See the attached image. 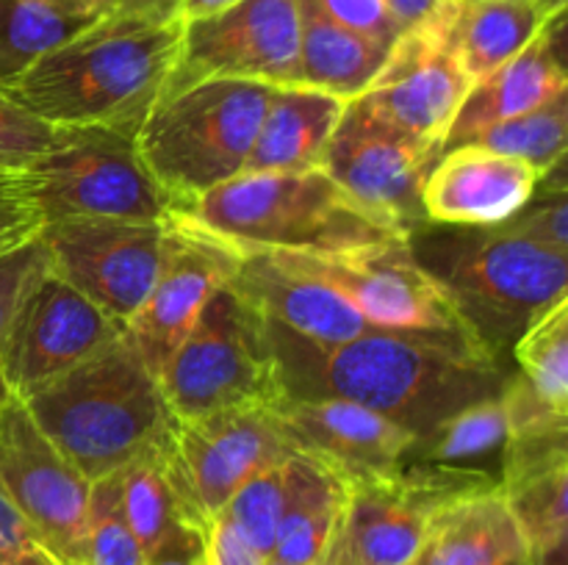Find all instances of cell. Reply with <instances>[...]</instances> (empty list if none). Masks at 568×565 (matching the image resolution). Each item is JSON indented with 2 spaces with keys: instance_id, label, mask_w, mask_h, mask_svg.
Listing matches in <instances>:
<instances>
[{
  "instance_id": "obj_1",
  "label": "cell",
  "mask_w": 568,
  "mask_h": 565,
  "mask_svg": "<svg viewBox=\"0 0 568 565\" xmlns=\"http://www.w3.org/2000/svg\"><path fill=\"white\" fill-rule=\"evenodd\" d=\"M266 325L286 397L347 399L416 438L460 408L503 391L508 371L464 332L372 327L342 343H314Z\"/></svg>"
},
{
  "instance_id": "obj_2",
  "label": "cell",
  "mask_w": 568,
  "mask_h": 565,
  "mask_svg": "<svg viewBox=\"0 0 568 565\" xmlns=\"http://www.w3.org/2000/svg\"><path fill=\"white\" fill-rule=\"evenodd\" d=\"M183 20L103 11L0 92L53 127L103 125L136 136L164 97Z\"/></svg>"
},
{
  "instance_id": "obj_3",
  "label": "cell",
  "mask_w": 568,
  "mask_h": 565,
  "mask_svg": "<svg viewBox=\"0 0 568 565\" xmlns=\"http://www.w3.org/2000/svg\"><path fill=\"white\" fill-rule=\"evenodd\" d=\"M405 244L466 332L499 360L568 294V253L527 242L503 225L425 222Z\"/></svg>"
},
{
  "instance_id": "obj_4",
  "label": "cell",
  "mask_w": 568,
  "mask_h": 565,
  "mask_svg": "<svg viewBox=\"0 0 568 565\" xmlns=\"http://www.w3.org/2000/svg\"><path fill=\"white\" fill-rule=\"evenodd\" d=\"M20 402L89 482L125 469L172 424L159 377L128 332Z\"/></svg>"
},
{
  "instance_id": "obj_5",
  "label": "cell",
  "mask_w": 568,
  "mask_h": 565,
  "mask_svg": "<svg viewBox=\"0 0 568 565\" xmlns=\"http://www.w3.org/2000/svg\"><path fill=\"white\" fill-rule=\"evenodd\" d=\"M189 222L236 247L277 253H342L405 242L327 177L311 172H239L181 210Z\"/></svg>"
},
{
  "instance_id": "obj_6",
  "label": "cell",
  "mask_w": 568,
  "mask_h": 565,
  "mask_svg": "<svg viewBox=\"0 0 568 565\" xmlns=\"http://www.w3.org/2000/svg\"><path fill=\"white\" fill-rule=\"evenodd\" d=\"M270 83L211 78L164 94L136 133L172 214L244 172L272 97Z\"/></svg>"
},
{
  "instance_id": "obj_7",
  "label": "cell",
  "mask_w": 568,
  "mask_h": 565,
  "mask_svg": "<svg viewBox=\"0 0 568 565\" xmlns=\"http://www.w3.org/2000/svg\"><path fill=\"white\" fill-rule=\"evenodd\" d=\"M172 419L189 421L244 408H270L283 397L264 316L222 282L181 347L159 374Z\"/></svg>"
},
{
  "instance_id": "obj_8",
  "label": "cell",
  "mask_w": 568,
  "mask_h": 565,
  "mask_svg": "<svg viewBox=\"0 0 568 565\" xmlns=\"http://www.w3.org/2000/svg\"><path fill=\"white\" fill-rule=\"evenodd\" d=\"M22 175L42 225L61 219L164 222L172 214L136 136L114 127H55L53 142Z\"/></svg>"
},
{
  "instance_id": "obj_9",
  "label": "cell",
  "mask_w": 568,
  "mask_h": 565,
  "mask_svg": "<svg viewBox=\"0 0 568 565\" xmlns=\"http://www.w3.org/2000/svg\"><path fill=\"white\" fill-rule=\"evenodd\" d=\"M497 485L499 476L488 469L405 460L388 474L349 482L347 513L333 543L347 565H410L442 504Z\"/></svg>"
},
{
  "instance_id": "obj_10",
  "label": "cell",
  "mask_w": 568,
  "mask_h": 565,
  "mask_svg": "<svg viewBox=\"0 0 568 565\" xmlns=\"http://www.w3.org/2000/svg\"><path fill=\"white\" fill-rule=\"evenodd\" d=\"M292 452L270 408L172 419L164 438V463L183 521L205 530L244 482Z\"/></svg>"
},
{
  "instance_id": "obj_11",
  "label": "cell",
  "mask_w": 568,
  "mask_h": 565,
  "mask_svg": "<svg viewBox=\"0 0 568 565\" xmlns=\"http://www.w3.org/2000/svg\"><path fill=\"white\" fill-rule=\"evenodd\" d=\"M442 153V144L383 120L364 100H349L327 142L322 170L355 203L408 238L427 222L422 188Z\"/></svg>"
},
{
  "instance_id": "obj_12",
  "label": "cell",
  "mask_w": 568,
  "mask_h": 565,
  "mask_svg": "<svg viewBox=\"0 0 568 565\" xmlns=\"http://www.w3.org/2000/svg\"><path fill=\"white\" fill-rule=\"evenodd\" d=\"M211 78L300 83V0H239L197 20H183V39L166 92Z\"/></svg>"
},
{
  "instance_id": "obj_13",
  "label": "cell",
  "mask_w": 568,
  "mask_h": 565,
  "mask_svg": "<svg viewBox=\"0 0 568 565\" xmlns=\"http://www.w3.org/2000/svg\"><path fill=\"white\" fill-rule=\"evenodd\" d=\"M0 493L59 565H83L92 482L53 446L17 397L0 408Z\"/></svg>"
},
{
  "instance_id": "obj_14",
  "label": "cell",
  "mask_w": 568,
  "mask_h": 565,
  "mask_svg": "<svg viewBox=\"0 0 568 565\" xmlns=\"http://www.w3.org/2000/svg\"><path fill=\"white\" fill-rule=\"evenodd\" d=\"M122 332V321L61 280L44 258L0 343V374L11 397L22 399L44 382L75 369Z\"/></svg>"
},
{
  "instance_id": "obj_15",
  "label": "cell",
  "mask_w": 568,
  "mask_h": 565,
  "mask_svg": "<svg viewBox=\"0 0 568 565\" xmlns=\"http://www.w3.org/2000/svg\"><path fill=\"white\" fill-rule=\"evenodd\" d=\"M166 219H61L39 227V238L61 280L128 325L159 277Z\"/></svg>"
},
{
  "instance_id": "obj_16",
  "label": "cell",
  "mask_w": 568,
  "mask_h": 565,
  "mask_svg": "<svg viewBox=\"0 0 568 565\" xmlns=\"http://www.w3.org/2000/svg\"><path fill=\"white\" fill-rule=\"evenodd\" d=\"M277 253V249H272ZM286 264L320 277L361 310L372 327L386 330L466 332L455 310L422 271L405 242L369 244L342 253H277ZM471 338V336H469ZM475 341V338H471Z\"/></svg>"
},
{
  "instance_id": "obj_17",
  "label": "cell",
  "mask_w": 568,
  "mask_h": 565,
  "mask_svg": "<svg viewBox=\"0 0 568 565\" xmlns=\"http://www.w3.org/2000/svg\"><path fill=\"white\" fill-rule=\"evenodd\" d=\"M233 264L236 255L222 238L205 233L183 214H170L159 277L142 308L125 325L128 338L155 377L189 336L211 294L231 280Z\"/></svg>"
},
{
  "instance_id": "obj_18",
  "label": "cell",
  "mask_w": 568,
  "mask_h": 565,
  "mask_svg": "<svg viewBox=\"0 0 568 565\" xmlns=\"http://www.w3.org/2000/svg\"><path fill=\"white\" fill-rule=\"evenodd\" d=\"M469 89L471 78L455 59L436 14L392 44L386 64L358 100L383 120L444 147Z\"/></svg>"
},
{
  "instance_id": "obj_19",
  "label": "cell",
  "mask_w": 568,
  "mask_h": 565,
  "mask_svg": "<svg viewBox=\"0 0 568 565\" xmlns=\"http://www.w3.org/2000/svg\"><path fill=\"white\" fill-rule=\"evenodd\" d=\"M288 446L320 460L342 480L358 482L399 469L416 435L397 421L347 399H294L270 404Z\"/></svg>"
},
{
  "instance_id": "obj_20",
  "label": "cell",
  "mask_w": 568,
  "mask_h": 565,
  "mask_svg": "<svg viewBox=\"0 0 568 565\" xmlns=\"http://www.w3.org/2000/svg\"><path fill=\"white\" fill-rule=\"evenodd\" d=\"M227 247L236 255L231 286L270 325L314 343H342L372 330L369 321L347 297H342L320 277L286 264L272 249L236 247V244Z\"/></svg>"
},
{
  "instance_id": "obj_21",
  "label": "cell",
  "mask_w": 568,
  "mask_h": 565,
  "mask_svg": "<svg viewBox=\"0 0 568 565\" xmlns=\"http://www.w3.org/2000/svg\"><path fill=\"white\" fill-rule=\"evenodd\" d=\"M536 166L477 144H455L438 155L422 188V208L433 225H503L536 194Z\"/></svg>"
},
{
  "instance_id": "obj_22",
  "label": "cell",
  "mask_w": 568,
  "mask_h": 565,
  "mask_svg": "<svg viewBox=\"0 0 568 565\" xmlns=\"http://www.w3.org/2000/svg\"><path fill=\"white\" fill-rule=\"evenodd\" d=\"M568 432L505 441L499 493L532 557L566 552Z\"/></svg>"
},
{
  "instance_id": "obj_23",
  "label": "cell",
  "mask_w": 568,
  "mask_h": 565,
  "mask_svg": "<svg viewBox=\"0 0 568 565\" xmlns=\"http://www.w3.org/2000/svg\"><path fill=\"white\" fill-rule=\"evenodd\" d=\"M560 25L564 20L549 22L521 53L471 83L449 125L444 150L469 142L486 127L538 109L568 92L566 70L558 53Z\"/></svg>"
},
{
  "instance_id": "obj_24",
  "label": "cell",
  "mask_w": 568,
  "mask_h": 565,
  "mask_svg": "<svg viewBox=\"0 0 568 565\" xmlns=\"http://www.w3.org/2000/svg\"><path fill=\"white\" fill-rule=\"evenodd\" d=\"M525 552L530 548L497 485L442 504L410 565H499Z\"/></svg>"
},
{
  "instance_id": "obj_25",
  "label": "cell",
  "mask_w": 568,
  "mask_h": 565,
  "mask_svg": "<svg viewBox=\"0 0 568 565\" xmlns=\"http://www.w3.org/2000/svg\"><path fill=\"white\" fill-rule=\"evenodd\" d=\"M344 100L308 86H275L244 172L322 170Z\"/></svg>"
},
{
  "instance_id": "obj_26",
  "label": "cell",
  "mask_w": 568,
  "mask_h": 565,
  "mask_svg": "<svg viewBox=\"0 0 568 565\" xmlns=\"http://www.w3.org/2000/svg\"><path fill=\"white\" fill-rule=\"evenodd\" d=\"M438 20L471 83L521 53L549 25L532 0H447Z\"/></svg>"
},
{
  "instance_id": "obj_27",
  "label": "cell",
  "mask_w": 568,
  "mask_h": 565,
  "mask_svg": "<svg viewBox=\"0 0 568 565\" xmlns=\"http://www.w3.org/2000/svg\"><path fill=\"white\" fill-rule=\"evenodd\" d=\"M349 482L308 454L288 458L286 507L270 557L294 565H320L342 530Z\"/></svg>"
},
{
  "instance_id": "obj_28",
  "label": "cell",
  "mask_w": 568,
  "mask_h": 565,
  "mask_svg": "<svg viewBox=\"0 0 568 565\" xmlns=\"http://www.w3.org/2000/svg\"><path fill=\"white\" fill-rule=\"evenodd\" d=\"M392 44L361 37L300 0V86L358 100L383 70Z\"/></svg>"
},
{
  "instance_id": "obj_29",
  "label": "cell",
  "mask_w": 568,
  "mask_h": 565,
  "mask_svg": "<svg viewBox=\"0 0 568 565\" xmlns=\"http://www.w3.org/2000/svg\"><path fill=\"white\" fill-rule=\"evenodd\" d=\"M98 17L61 9L50 0H0V89Z\"/></svg>"
},
{
  "instance_id": "obj_30",
  "label": "cell",
  "mask_w": 568,
  "mask_h": 565,
  "mask_svg": "<svg viewBox=\"0 0 568 565\" xmlns=\"http://www.w3.org/2000/svg\"><path fill=\"white\" fill-rule=\"evenodd\" d=\"M116 482H120V502L128 526L150 557L178 526L186 524L166 474L164 441L116 471Z\"/></svg>"
},
{
  "instance_id": "obj_31",
  "label": "cell",
  "mask_w": 568,
  "mask_h": 565,
  "mask_svg": "<svg viewBox=\"0 0 568 565\" xmlns=\"http://www.w3.org/2000/svg\"><path fill=\"white\" fill-rule=\"evenodd\" d=\"M499 393L466 404L458 413L433 427L430 432L416 438L405 460L477 469V465H471V460L503 454L505 441H508V415H505Z\"/></svg>"
},
{
  "instance_id": "obj_32",
  "label": "cell",
  "mask_w": 568,
  "mask_h": 565,
  "mask_svg": "<svg viewBox=\"0 0 568 565\" xmlns=\"http://www.w3.org/2000/svg\"><path fill=\"white\" fill-rule=\"evenodd\" d=\"M566 111L568 100L566 94H560V97L549 100V103L538 105V109L525 111V114L510 116V120L486 127L477 136H471L469 144H477V147H486L499 155H510V158L527 161L544 177L552 166L566 161Z\"/></svg>"
},
{
  "instance_id": "obj_33",
  "label": "cell",
  "mask_w": 568,
  "mask_h": 565,
  "mask_svg": "<svg viewBox=\"0 0 568 565\" xmlns=\"http://www.w3.org/2000/svg\"><path fill=\"white\" fill-rule=\"evenodd\" d=\"M510 352L521 374L544 397L568 408V299H560L541 319L532 321Z\"/></svg>"
},
{
  "instance_id": "obj_34",
  "label": "cell",
  "mask_w": 568,
  "mask_h": 565,
  "mask_svg": "<svg viewBox=\"0 0 568 565\" xmlns=\"http://www.w3.org/2000/svg\"><path fill=\"white\" fill-rule=\"evenodd\" d=\"M292 458V454H288ZM288 458L266 465L264 471L244 482L236 496L225 504L220 515H225L239 535L258 554L270 557L275 548L277 526H281L283 507H286L288 487Z\"/></svg>"
},
{
  "instance_id": "obj_35",
  "label": "cell",
  "mask_w": 568,
  "mask_h": 565,
  "mask_svg": "<svg viewBox=\"0 0 568 565\" xmlns=\"http://www.w3.org/2000/svg\"><path fill=\"white\" fill-rule=\"evenodd\" d=\"M83 565H148V554L122 513L116 474L92 482Z\"/></svg>"
},
{
  "instance_id": "obj_36",
  "label": "cell",
  "mask_w": 568,
  "mask_h": 565,
  "mask_svg": "<svg viewBox=\"0 0 568 565\" xmlns=\"http://www.w3.org/2000/svg\"><path fill=\"white\" fill-rule=\"evenodd\" d=\"M566 181H564V161L547 172L538 181L536 194L527 199L525 208L516 210L503 227H508L516 236L527 238L541 247L564 249L568 253V205H566Z\"/></svg>"
},
{
  "instance_id": "obj_37",
  "label": "cell",
  "mask_w": 568,
  "mask_h": 565,
  "mask_svg": "<svg viewBox=\"0 0 568 565\" xmlns=\"http://www.w3.org/2000/svg\"><path fill=\"white\" fill-rule=\"evenodd\" d=\"M55 127L0 92V170H28L53 142Z\"/></svg>"
},
{
  "instance_id": "obj_38",
  "label": "cell",
  "mask_w": 568,
  "mask_h": 565,
  "mask_svg": "<svg viewBox=\"0 0 568 565\" xmlns=\"http://www.w3.org/2000/svg\"><path fill=\"white\" fill-rule=\"evenodd\" d=\"M44 266V244L39 233H33L26 242L0 253V343L11 325L17 305L26 294L28 282Z\"/></svg>"
},
{
  "instance_id": "obj_39",
  "label": "cell",
  "mask_w": 568,
  "mask_h": 565,
  "mask_svg": "<svg viewBox=\"0 0 568 565\" xmlns=\"http://www.w3.org/2000/svg\"><path fill=\"white\" fill-rule=\"evenodd\" d=\"M303 3L314 6L322 17L336 25L361 33V37L377 39V42L394 44L403 37L383 0H303Z\"/></svg>"
},
{
  "instance_id": "obj_40",
  "label": "cell",
  "mask_w": 568,
  "mask_h": 565,
  "mask_svg": "<svg viewBox=\"0 0 568 565\" xmlns=\"http://www.w3.org/2000/svg\"><path fill=\"white\" fill-rule=\"evenodd\" d=\"M42 227L37 205L28 192L26 175L0 170V253L26 242Z\"/></svg>"
},
{
  "instance_id": "obj_41",
  "label": "cell",
  "mask_w": 568,
  "mask_h": 565,
  "mask_svg": "<svg viewBox=\"0 0 568 565\" xmlns=\"http://www.w3.org/2000/svg\"><path fill=\"white\" fill-rule=\"evenodd\" d=\"M0 557L37 565H59L3 493H0Z\"/></svg>"
},
{
  "instance_id": "obj_42",
  "label": "cell",
  "mask_w": 568,
  "mask_h": 565,
  "mask_svg": "<svg viewBox=\"0 0 568 565\" xmlns=\"http://www.w3.org/2000/svg\"><path fill=\"white\" fill-rule=\"evenodd\" d=\"M205 563L209 565H264V554L255 552L225 515H214L203 530Z\"/></svg>"
},
{
  "instance_id": "obj_43",
  "label": "cell",
  "mask_w": 568,
  "mask_h": 565,
  "mask_svg": "<svg viewBox=\"0 0 568 565\" xmlns=\"http://www.w3.org/2000/svg\"><path fill=\"white\" fill-rule=\"evenodd\" d=\"M148 565H209L205 563L203 530L181 524L150 554Z\"/></svg>"
},
{
  "instance_id": "obj_44",
  "label": "cell",
  "mask_w": 568,
  "mask_h": 565,
  "mask_svg": "<svg viewBox=\"0 0 568 565\" xmlns=\"http://www.w3.org/2000/svg\"><path fill=\"white\" fill-rule=\"evenodd\" d=\"M383 3H386L388 14L399 25V31L405 33L430 22L447 0H383Z\"/></svg>"
},
{
  "instance_id": "obj_45",
  "label": "cell",
  "mask_w": 568,
  "mask_h": 565,
  "mask_svg": "<svg viewBox=\"0 0 568 565\" xmlns=\"http://www.w3.org/2000/svg\"><path fill=\"white\" fill-rule=\"evenodd\" d=\"M181 6L183 0H103V11H125V14L159 17V20L181 17Z\"/></svg>"
},
{
  "instance_id": "obj_46",
  "label": "cell",
  "mask_w": 568,
  "mask_h": 565,
  "mask_svg": "<svg viewBox=\"0 0 568 565\" xmlns=\"http://www.w3.org/2000/svg\"><path fill=\"white\" fill-rule=\"evenodd\" d=\"M233 3H239V0H183L181 17L183 20H197V17H209Z\"/></svg>"
},
{
  "instance_id": "obj_47",
  "label": "cell",
  "mask_w": 568,
  "mask_h": 565,
  "mask_svg": "<svg viewBox=\"0 0 568 565\" xmlns=\"http://www.w3.org/2000/svg\"><path fill=\"white\" fill-rule=\"evenodd\" d=\"M50 3L78 11V14H103V0H50Z\"/></svg>"
},
{
  "instance_id": "obj_48",
  "label": "cell",
  "mask_w": 568,
  "mask_h": 565,
  "mask_svg": "<svg viewBox=\"0 0 568 565\" xmlns=\"http://www.w3.org/2000/svg\"><path fill=\"white\" fill-rule=\"evenodd\" d=\"M532 3H536L538 9H541L544 14H547V20H549V22L564 20V17H566V6H568V0H532Z\"/></svg>"
},
{
  "instance_id": "obj_49",
  "label": "cell",
  "mask_w": 568,
  "mask_h": 565,
  "mask_svg": "<svg viewBox=\"0 0 568 565\" xmlns=\"http://www.w3.org/2000/svg\"><path fill=\"white\" fill-rule=\"evenodd\" d=\"M320 565H347V563H344V557H342V552L336 548V543H331V548H327V554L322 557Z\"/></svg>"
},
{
  "instance_id": "obj_50",
  "label": "cell",
  "mask_w": 568,
  "mask_h": 565,
  "mask_svg": "<svg viewBox=\"0 0 568 565\" xmlns=\"http://www.w3.org/2000/svg\"><path fill=\"white\" fill-rule=\"evenodd\" d=\"M9 399H11V391H9V386H6L3 374H0V408H3V404L9 402Z\"/></svg>"
},
{
  "instance_id": "obj_51",
  "label": "cell",
  "mask_w": 568,
  "mask_h": 565,
  "mask_svg": "<svg viewBox=\"0 0 568 565\" xmlns=\"http://www.w3.org/2000/svg\"><path fill=\"white\" fill-rule=\"evenodd\" d=\"M0 565H37V563H20V559H6V557H0Z\"/></svg>"
},
{
  "instance_id": "obj_52",
  "label": "cell",
  "mask_w": 568,
  "mask_h": 565,
  "mask_svg": "<svg viewBox=\"0 0 568 565\" xmlns=\"http://www.w3.org/2000/svg\"><path fill=\"white\" fill-rule=\"evenodd\" d=\"M264 565H294V563H283V559H277V557H266Z\"/></svg>"
}]
</instances>
